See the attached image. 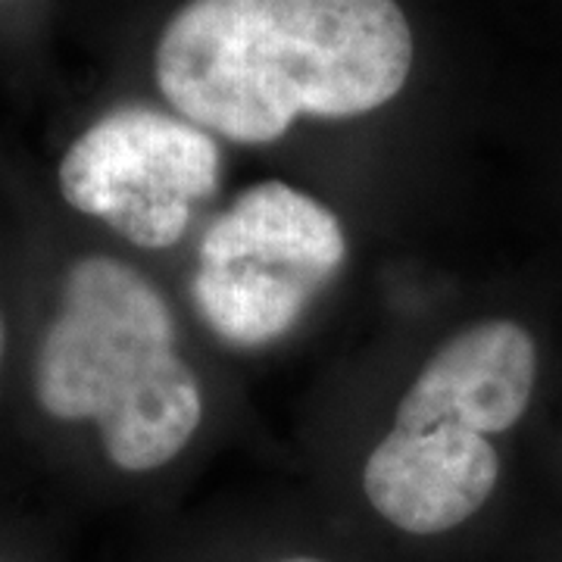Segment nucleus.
I'll return each instance as SVG.
<instances>
[{
    "mask_svg": "<svg viewBox=\"0 0 562 562\" xmlns=\"http://www.w3.org/2000/svg\"><path fill=\"white\" fill-rule=\"evenodd\" d=\"M0 353H3V322H0Z\"/></svg>",
    "mask_w": 562,
    "mask_h": 562,
    "instance_id": "obj_8",
    "label": "nucleus"
},
{
    "mask_svg": "<svg viewBox=\"0 0 562 562\" xmlns=\"http://www.w3.org/2000/svg\"><path fill=\"white\" fill-rule=\"evenodd\" d=\"M501 457L465 428L394 425L362 469L372 509L409 535H441L472 519L494 494Z\"/></svg>",
    "mask_w": 562,
    "mask_h": 562,
    "instance_id": "obj_5",
    "label": "nucleus"
},
{
    "mask_svg": "<svg viewBox=\"0 0 562 562\" xmlns=\"http://www.w3.org/2000/svg\"><path fill=\"white\" fill-rule=\"evenodd\" d=\"M220 184V147L194 122L120 106L85 128L60 162V191L125 241L162 250L181 241L194 203Z\"/></svg>",
    "mask_w": 562,
    "mask_h": 562,
    "instance_id": "obj_4",
    "label": "nucleus"
},
{
    "mask_svg": "<svg viewBox=\"0 0 562 562\" xmlns=\"http://www.w3.org/2000/svg\"><path fill=\"white\" fill-rule=\"evenodd\" d=\"M413 32L397 0H188L157 44L162 98L235 144L297 116H362L401 94Z\"/></svg>",
    "mask_w": 562,
    "mask_h": 562,
    "instance_id": "obj_1",
    "label": "nucleus"
},
{
    "mask_svg": "<svg viewBox=\"0 0 562 562\" xmlns=\"http://www.w3.org/2000/svg\"><path fill=\"white\" fill-rule=\"evenodd\" d=\"M276 562H325V560H316V557H288V560H276Z\"/></svg>",
    "mask_w": 562,
    "mask_h": 562,
    "instance_id": "obj_7",
    "label": "nucleus"
},
{
    "mask_svg": "<svg viewBox=\"0 0 562 562\" xmlns=\"http://www.w3.org/2000/svg\"><path fill=\"white\" fill-rule=\"evenodd\" d=\"M538 375V350L522 325L487 319L462 328L425 362L403 394L394 425L501 435L522 419Z\"/></svg>",
    "mask_w": 562,
    "mask_h": 562,
    "instance_id": "obj_6",
    "label": "nucleus"
},
{
    "mask_svg": "<svg viewBox=\"0 0 562 562\" xmlns=\"http://www.w3.org/2000/svg\"><path fill=\"white\" fill-rule=\"evenodd\" d=\"M344 257V228L328 206L284 181H260L206 228L194 310L225 344L262 347L297 325Z\"/></svg>",
    "mask_w": 562,
    "mask_h": 562,
    "instance_id": "obj_3",
    "label": "nucleus"
},
{
    "mask_svg": "<svg viewBox=\"0 0 562 562\" xmlns=\"http://www.w3.org/2000/svg\"><path fill=\"white\" fill-rule=\"evenodd\" d=\"M35 394L57 419H94L106 457L150 472L191 441L203 419L198 375L176 350V322L138 269L79 260L41 341Z\"/></svg>",
    "mask_w": 562,
    "mask_h": 562,
    "instance_id": "obj_2",
    "label": "nucleus"
}]
</instances>
